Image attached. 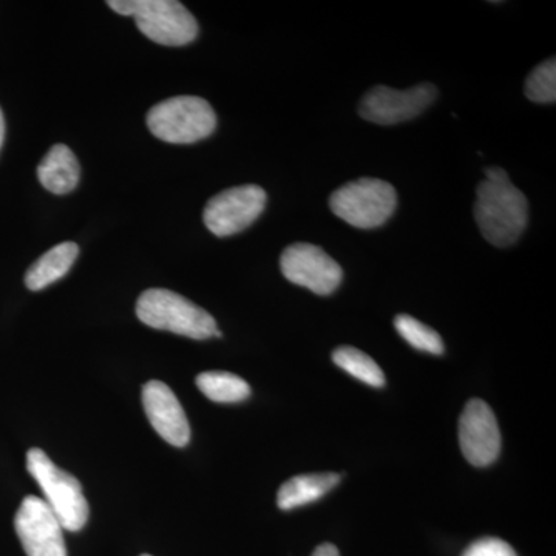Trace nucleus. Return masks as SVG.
Masks as SVG:
<instances>
[{
    "mask_svg": "<svg viewBox=\"0 0 556 556\" xmlns=\"http://www.w3.org/2000/svg\"><path fill=\"white\" fill-rule=\"evenodd\" d=\"M313 556H340V554L338 547L332 544H321L314 551Z\"/></svg>",
    "mask_w": 556,
    "mask_h": 556,
    "instance_id": "21",
    "label": "nucleus"
},
{
    "mask_svg": "<svg viewBox=\"0 0 556 556\" xmlns=\"http://www.w3.org/2000/svg\"><path fill=\"white\" fill-rule=\"evenodd\" d=\"M394 327L401 338L416 350L434 354V356H441L444 353V342H442L441 336L433 328L416 320L415 317L401 314L394 318Z\"/></svg>",
    "mask_w": 556,
    "mask_h": 556,
    "instance_id": "18",
    "label": "nucleus"
},
{
    "mask_svg": "<svg viewBox=\"0 0 556 556\" xmlns=\"http://www.w3.org/2000/svg\"><path fill=\"white\" fill-rule=\"evenodd\" d=\"M108 5L134 17L139 31L161 46H188L199 36L195 17L177 0H110Z\"/></svg>",
    "mask_w": 556,
    "mask_h": 556,
    "instance_id": "3",
    "label": "nucleus"
},
{
    "mask_svg": "<svg viewBox=\"0 0 556 556\" xmlns=\"http://www.w3.org/2000/svg\"><path fill=\"white\" fill-rule=\"evenodd\" d=\"M280 268L291 283L308 288L318 295L332 294L342 283L343 270L339 263L316 244H291L281 254Z\"/></svg>",
    "mask_w": 556,
    "mask_h": 556,
    "instance_id": "8",
    "label": "nucleus"
},
{
    "mask_svg": "<svg viewBox=\"0 0 556 556\" xmlns=\"http://www.w3.org/2000/svg\"><path fill=\"white\" fill-rule=\"evenodd\" d=\"M148 126L161 141L193 144L214 134L217 115L203 98L175 97L150 109Z\"/></svg>",
    "mask_w": 556,
    "mask_h": 556,
    "instance_id": "5",
    "label": "nucleus"
},
{
    "mask_svg": "<svg viewBox=\"0 0 556 556\" xmlns=\"http://www.w3.org/2000/svg\"><path fill=\"white\" fill-rule=\"evenodd\" d=\"M141 556H152V555H141Z\"/></svg>",
    "mask_w": 556,
    "mask_h": 556,
    "instance_id": "23",
    "label": "nucleus"
},
{
    "mask_svg": "<svg viewBox=\"0 0 556 556\" xmlns=\"http://www.w3.org/2000/svg\"><path fill=\"white\" fill-rule=\"evenodd\" d=\"M14 529L27 556H67L64 527L42 497L22 501Z\"/></svg>",
    "mask_w": 556,
    "mask_h": 556,
    "instance_id": "9",
    "label": "nucleus"
},
{
    "mask_svg": "<svg viewBox=\"0 0 556 556\" xmlns=\"http://www.w3.org/2000/svg\"><path fill=\"white\" fill-rule=\"evenodd\" d=\"M332 361L346 371L348 375L353 376L361 382L367 386L380 388L386 386V375L379 365L372 361L364 351L357 350L353 346H340L332 353Z\"/></svg>",
    "mask_w": 556,
    "mask_h": 556,
    "instance_id": "17",
    "label": "nucleus"
},
{
    "mask_svg": "<svg viewBox=\"0 0 556 556\" xmlns=\"http://www.w3.org/2000/svg\"><path fill=\"white\" fill-rule=\"evenodd\" d=\"M463 556H518L506 541L497 538H482L464 551Z\"/></svg>",
    "mask_w": 556,
    "mask_h": 556,
    "instance_id": "20",
    "label": "nucleus"
},
{
    "mask_svg": "<svg viewBox=\"0 0 556 556\" xmlns=\"http://www.w3.org/2000/svg\"><path fill=\"white\" fill-rule=\"evenodd\" d=\"M197 387L212 402L218 404H237L251 396V387L240 376L226 371L201 372Z\"/></svg>",
    "mask_w": 556,
    "mask_h": 556,
    "instance_id": "16",
    "label": "nucleus"
},
{
    "mask_svg": "<svg viewBox=\"0 0 556 556\" xmlns=\"http://www.w3.org/2000/svg\"><path fill=\"white\" fill-rule=\"evenodd\" d=\"M459 444L471 466H490L500 456L501 431L495 413L481 399H471L460 416Z\"/></svg>",
    "mask_w": 556,
    "mask_h": 556,
    "instance_id": "11",
    "label": "nucleus"
},
{
    "mask_svg": "<svg viewBox=\"0 0 556 556\" xmlns=\"http://www.w3.org/2000/svg\"><path fill=\"white\" fill-rule=\"evenodd\" d=\"M142 407L150 426L174 447H186L190 441L188 416L174 391L160 380H150L142 387Z\"/></svg>",
    "mask_w": 556,
    "mask_h": 556,
    "instance_id": "12",
    "label": "nucleus"
},
{
    "mask_svg": "<svg viewBox=\"0 0 556 556\" xmlns=\"http://www.w3.org/2000/svg\"><path fill=\"white\" fill-rule=\"evenodd\" d=\"M137 316L150 328L185 338H222L217 321L207 311L169 289L153 288L142 292L137 303Z\"/></svg>",
    "mask_w": 556,
    "mask_h": 556,
    "instance_id": "2",
    "label": "nucleus"
},
{
    "mask_svg": "<svg viewBox=\"0 0 556 556\" xmlns=\"http://www.w3.org/2000/svg\"><path fill=\"white\" fill-rule=\"evenodd\" d=\"M79 175L78 160L65 144L53 146L38 167L40 185L56 195H65L76 189Z\"/></svg>",
    "mask_w": 556,
    "mask_h": 556,
    "instance_id": "13",
    "label": "nucleus"
},
{
    "mask_svg": "<svg viewBox=\"0 0 556 556\" xmlns=\"http://www.w3.org/2000/svg\"><path fill=\"white\" fill-rule=\"evenodd\" d=\"M28 473L38 482L46 503L60 519L64 530L79 532L89 521L90 508L83 485L68 471L61 470L40 448L27 453Z\"/></svg>",
    "mask_w": 556,
    "mask_h": 556,
    "instance_id": "4",
    "label": "nucleus"
},
{
    "mask_svg": "<svg viewBox=\"0 0 556 556\" xmlns=\"http://www.w3.org/2000/svg\"><path fill=\"white\" fill-rule=\"evenodd\" d=\"M397 206L396 189L379 178H358L336 190L329 207L348 225L376 229L386 225Z\"/></svg>",
    "mask_w": 556,
    "mask_h": 556,
    "instance_id": "6",
    "label": "nucleus"
},
{
    "mask_svg": "<svg viewBox=\"0 0 556 556\" xmlns=\"http://www.w3.org/2000/svg\"><path fill=\"white\" fill-rule=\"evenodd\" d=\"M526 97L530 101L551 104L556 100V61H544L530 73L526 80Z\"/></svg>",
    "mask_w": 556,
    "mask_h": 556,
    "instance_id": "19",
    "label": "nucleus"
},
{
    "mask_svg": "<svg viewBox=\"0 0 556 556\" xmlns=\"http://www.w3.org/2000/svg\"><path fill=\"white\" fill-rule=\"evenodd\" d=\"M3 138H5V119H3V113L0 110V149L3 146Z\"/></svg>",
    "mask_w": 556,
    "mask_h": 556,
    "instance_id": "22",
    "label": "nucleus"
},
{
    "mask_svg": "<svg viewBox=\"0 0 556 556\" xmlns=\"http://www.w3.org/2000/svg\"><path fill=\"white\" fill-rule=\"evenodd\" d=\"M266 200L265 190L255 185L223 190L204 207V225L214 236H236L262 215Z\"/></svg>",
    "mask_w": 556,
    "mask_h": 556,
    "instance_id": "7",
    "label": "nucleus"
},
{
    "mask_svg": "<svg viewBox=\"0 0 556 556\" xmlns=\"http://www.w3.org/2000/svg\"><path fill=\"white\" fill-rule=\"evenodd\" d=\"M438 89L433 84H419L407 90L378 86L365 93L358 105L362 118L380 126L404 123L416 118L428 105L433 104Z\"/></svg>",
    "mask_w": 556,
    "mask_h": 556,
    "instance_id": "10",
    "label": "nucleus"
},
{
    "mask_svg": "<svg viewBox=\"0 0 556 556\" xmlns=\"http://www.w3.org/2000/svg\"><path fill=\"white\" fill-rule=\"evenodd\" d=\"M484 172L486 178L478 186L475 218L489 243L510 247L525 232L529 204L525 193L511 185L506 170L486 167Z\"/></svg>",
    "mask_w": 556,
    "mask_h": 556,
    "instance_id": "1",
    "label": "nucleus"
},
{
    "mask_svg": "<svg viewBox=\"0 0 556 556\" xmlns=\"http://www.w3.org/2000/svg\"><path fill=\"white\" fill-rule=\"evenodd\" d=\"M340 479L342 478L338 473L300 475L288 479L278 490L277 506L281 510H292L316 503L328 495L339 484Z\"/></svg>",
    "mask_w": 556,
    "mask_h": 556,
    "instance_id": "14",
    "label": "nucleus"
},
{
    "mask_svg": "<svg viewBox=\"0 0 556 556\" xmlns=\"http://www.w3.org/2000/svg\"><path fill=\"white\" fill-rule=\"evenodd\" d=\"M79 255L78 244L73 241L58 244L42 255L25 274V285L30 291H42L60 280L72 269Z\"/></svg>",
    "mask_w": 556,
    "mask_h": 556,
    "instance_id": "15",
    "label": "nucleus"
}]
</instances>
